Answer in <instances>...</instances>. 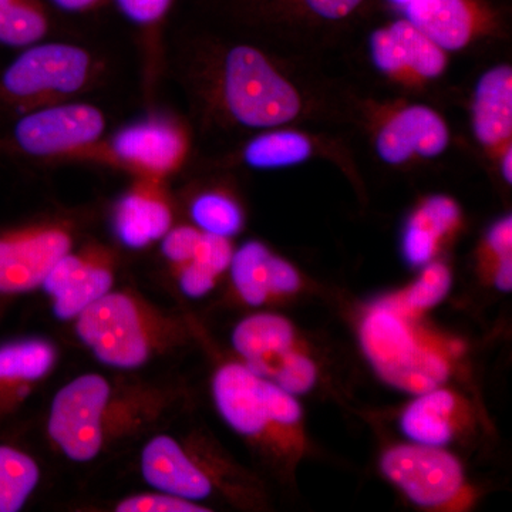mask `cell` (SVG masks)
Masks as SVG:
<instances>
[{
  "mask_svg": "<svg viewBox=\"0 0 512 512\" xmlns=\"http://www.w3.org/2000/svg\"><path fill=\"white\" fill-rule=\"evenodd\" d=\"M303 6L316 18L336 22L348 18L365 0H302Z\"/></svg>",
  "mask_w": 512,
  "mask_h": 512,
  "instance_id": "32",
  "label": "cell"
},
{
  "mask_svg": "<svg viewBox=\"0 0 512 512\" xmlns=\"http://www.w3.org/2000/svg\"><path fill=\"white\" fill-rule=\"evenodd\" d=\"M57 8L67 10V12H79L93 6L97 0H52Z\"/></svg>",
  "mask_w": 512,
  "mask_h": 512,
  "instance_id": "33",
  "label": "cell"
},
{
  "mask_svg": "<svg viewBox=\"0 0 512 512\" xmlns=\"http://www.w3.org/2000/svg\"><path fill=\"white\" fill-rule=\"evenodd\" d=\"M106 128L103 113L90 104L46 107L26 114L16 123L20 150L35 157H50L79 150L99 140Z\"/></svg>",
  "mask_w": 512,
  "mask_h": 512,
  "instance_id": "12",
  "label": "cell"
},
{
  "mask_svg": "<svg viewBox=\"0 0 512 512\" xmlns=\"http://www.w3.org/2000/svg\"><path fill=\"white\" fill-rule=\"evenodd\" d=\"M393 3H396V5H400V6H406L407 3H410L412 2V0H392Z\"/></svg>",
  "mask_w": 512,
  "mask_h": 512,
  "instance_id": "35",
  "label": "cell"
},
{
  "mask_svg": "<svg viewBox=\"0 0 512 512\" xmlns=\"http://www.w3.org/2000/svg\"><path fill=\"white\" fill-rule=\"evenodd\" d=\"M473 420L470 404L444 386L416 394L400 416V430L410 443L444 447Z\"/></svg>",
  "mask_w": 512,
  "mask_h": 512,
  "instance_id": "18",
  "label": "cell"
},
{
  "mask_svg": "<svg viewBox=\"0 0 512 512\" xmlns=\"http://www.w3.org/2000/svg\"><path fill=\"white\" fill-rule=\"evenodd\" d=\"M57 356L56 346L42 338L0 345V420L18 412L55 369Z\"/></svg>",
  "mask_w": 512,
  "mask_h": 512,
  "instance_id": "17",
  "label": "cell"
},
{
  "mask_svg": "<svg viewBox=\"0 0 512 512\" xmlns=\"http://www.w3.org/2000/svg\"><path fill=\"white\" fill-rule=\"evenodd\" d=\"M404 16L447 53L464 49L476 35V15L467 0H412Z\"/></svg>",
  "mask_w": 512,
  "mask_h": 512,
  "instance_id": "22",
  "label": "cell"
},
{
  "mask_svg": "<svg viewBox=\"0 0 512 512\" xmlns=\"http://www.w3.org/2000/svg\"><path fill=\"white\" fill-rule=\"evenodd\" d=\"M90 57L67 43L29 46L3 72L2 87L19 100L79 92L89 79Z\"/></svg>",
  "mask_w": 512,
  "mask_h": 512,
  "instance_id": "8",
  "label": "cell"
},
{
  "mask_svg": "<svg viewBox=\"0 0 512 512\" xmlns=\"http://www.w3.org/2000/svg\"><path fill=\"white\" fill-rule=\"evenodd\" d=\"M225 106L241 126L276 128L298 119L302 99L296 87L264 53L235 46L225 56L222 76Z\"/></svg>",
  "mask_w": 512,
  "mask_h": 512,
  "instance_id": "5",
  "label": "cell"
},
{
  "mask_svg": "<svg viewBox=\"0 0 512 512\" xmlns=\"http://www.w3.org/2000/svg\"><path fill=\"white\" fill-rule=\"evenodd\" d=\"M190 214L195 227L205 234L231 239L244 227V212L234 198L210 191L192 201Z\"/></svg>",
  "mask_w": 512,
  "mask_h": 512,
  "instance_id": "26",
  "label": "cell"
},
{
  "mask_svg": "<svg viewBox=\"0 0 512 512\" xmlns=\"http://www.w3.org/2000/svg\"><path fill=\"white\" fill-rule=\"evenodd\" d=\"M380 468L419 507L461 510L473 500L463 466L443 447L399 444L384 451Z\"/></svg>",
  "mask_w": 512,
  "mask_h": 512,
  "instance_id": "6",
  "label": "cell"
},
{
  "mask_svg": "<svg viewBox=\"0 0 512 512\" xmlns=\"http://www.w3.org/2000/svg\"><path fill=\"white\" fill-rule=\"evenodd\" d=\"M141 476L153 490L201 503L220 488L222 478L214 463L191 444L168 434L147 441L140 457Z\"/></svg>",
  "mask_w": 512,
  "mask_h": 512,
  "instance_id": "10",
  "label": "cell"
},
{
  "mask_svg": "<svg viewBox=\"0 0 512 512\" xmlns=\"http://www.w3.org/2000/svg\"><path fill=\"white\" fill-rule=\"evenodd\" d=\"M212 397L222 420L255 447L289 463L302 456L303 410L295 394L242 362H227L215 370Z\"/></svg>",
  "mask_w": 512,
  "mask_h": 512,
  "instance_id": "4",
  "label": "cell"
},
{
  "mask_svg": "<svg viewBox=\"0 0 512 512\" xmlns=\"http://www.w3.org/2000/svg\"><path fill=\"white\" fill-rule=\"evenodd\" d=\"M369 53L379 72L404 83L439 79L448 64L447 52L407 19L375 30L369 37Z\"/></svg>",
  "mask_w": 512,
  "mask_h": 512,
  "instance_id": "13",
  "label": "cell"
},
{
  "mask_svg": "<svg viewBox=\"0 0 512 512\" xmlns=\"http://www.w3.org/2000/svg\"><path fill=\"white\" fill-rule=\"evenodd\" d=\"M511 156V146L501 150V173H503L504 180L508 184L512 183Z\"/></svg>",
  "mask_w": 512,
  "mask_h": 512,
  "instance_id": "34",
  "label": "cell"
},
{
  "mask_svg": "<svg viewBox=\"0 0 512 512\" xmlns=\"http://www.w3.org/2000/svg\"><path fill=\"white\" fill-rule=\"evenodd\" d=\"M121 12L140 25H150L165 15L171 0H116Z\"/></svg>",
  "mask_w": 512,
  "mask_h": 512,
  "instance_id": "31",
  "label": "cell"
},
{
  "mask_svg": "<svg viewBox=\"0 0 512 512\" xmlns=\"http://www.w3.org/2000/svg\"><path fill=\"white\" fill-rule=\"evenodd\" d=\"M116 259L109 249L93 245L67 252L40 288L52 301L57 319L74 320L90 305L113 291Z\"/></svg>",
  "mask_w": 512,
  "mask_h": 512,
  "instance_id": "11",
  "label": "cell"
},
{
  "mask_svg": "<svg viewBox=\"0 0 512 512\" xmlns=\"http://www.w3.org/2000/svg\"><path fill=\"white\" fill-rule=\"evenodd\" d=\"M359 342L380 379L416 394L444 386L466 346L376 301L360 319Z\"/></svg>",
  "mask_w": 512,
  "mask_h": 512,
  "instance_id": "2",
  "label": "cell"
},
{
  "mask_svg": "<svg viewBox=\"0 0 512 512\" xmlns=\"http://www.w3.org/2000/svg\"><path fill=\"white\" fill-rule=\"evenodd\" d=\"M114 511L117 512H208L210 508L201 503L184 500L164 493V491H150V493H141L128 495L114 505Z\"/></svg>",
  "mask_w": 512,
  "mask_h": 512,
  "instance_id": "29",
  "label": "cell"
},
{
  "mask_svg": "<svg viewBox=\"0 0 512 512\" xmlns=\"http://www.w3.org/2000/svg\"><path fill=\"white\" fill-rule=\"evenodd\" d=\"M202 231L190 225L171 228L161 239V252L171 268L187 264L194 256Z\"/></svg>",
  "mask_w": 512,
  "mask_h": 512,
  "instance_id": "30",
  "label": "cell"
},
{
  "mask_svg": "<svg viewBox=\"0 0 512 512\" xmlns=\"http://www.w3.org/2000/svg\"><path fill=\"white\" fill-rule=\"evenodd\" d=\"M113 227L124 247L143 249L161 241L173 228V210L158 180L144 178L120 198Z\"/></svg>",
  "mask_w": 512,
  "mask_h": 512,
  "instance_id": "19",
  "label": "cell"
},
{
  "mask_svg": "<svg viewBox=\"0 0 512 512\" xmlns=\"http://www.w3.org/2000/svg\"><path fill=\"white\" fill-rule=\"evenodd\" d=\"M473 131L478 143L501 151L511 146L512 69L495 66L480 77L473 96Z\"/></svg>",
  "mask_w": 512,
  "mask_h": 512,
  "instance_id": "20",
  "label": "cell"
},
{
  "mask_svg": "<svg viewBox=\"0 0 512 512\" xmlns=\"http://www.w3.org/2000/svg\"><path fill=\"white\" fill-rule=\"evenodd\" d=\"M484 265L498 291L512 289V218L495 222L484 239Z\"/></svg>",
  "mask_w": 512,
  "mask_h": 512,
  "instance_id": "28",
  "label": "cell"
},
{
  "mask_svg": "<svg viewBox=\"0 0 512 512\" xmlns=\"http://www.w3.org/2000/svg\"><path fill=\"white\" fill-rule=\"evenodd\" d=\"M47 32L43 13L25 0H0V43L8 46L35 45Z\"/></svg>",
  "mask_w": 512,
  "mask_h": 512,
  "instance_id": "27",
  "label": "cell"
},
{
  "mask_svg": "<svg viewBox=\"0 0 512 512\" xmlns=\"http://www.w3.org/2000/svg\"><path fill=\"white\" fill-rule=\"evenodd\" d=\"M451 282L453 278L448 266L431 261L423 266L419 278L413 284L403 291L383 296L380 301L404 316L420 319L423 313L430 311L446 298Z\"/></svg>",
  "mask_w": 512,
  "mask_h": 512,
  "instance_id": "24",
  "label": "cell"
},
{
  "mask_svg": "<svg viewBox=\"0 0 512 512\" xmlns=\"http://www.w3.org/2000/svg\"><path fill=\"white\" fill-rule=\"evenodd\" d=\"M72 248V232L62 224L30 225L0 235V295L40 288Z\"/></svg>",
  "mask_w": 512,
  "mask_h": 512,
  "instance_id": "9",
  "label": "cell"
},
{
  "mask_svg": "<svg viewBox=\"0 0 512 512\" xmlns=\"http://www.w3.org/2000/svg\"><path fill=\"white\" fill-rule=\"evenodd\" d=\"M40 483V467L19 448L0 444V512L25 507Z\"/></svg>",
  "mask_w": 512,
  "mask_h": 512,
  "instance_id": "25",
  "label": "cell"
},
{
  "mask_svg": "<svg viewBox=\"0 0 512 512\" xmlns=\"http://www.w3.org/2000/svg\"><path fill=\"white\" fill-rule=\"evenodd\" d=\"M228 271L235 292L252 308L291 296L302 286L298 269L259 241H248L235 249Z\"/></svg>",
  "mask_w": 512,
  "mask_h": 512,
  "instance_id": "15",
  "label": "cell"
},
{
  "mask_svg": "<svg viewBox=\"0 0 512 512\" xmlns=\"http://www.w3.org/2000/svg\"><path fill=\"white\" fill-rule=\"evenodd\" d=\"M73 322L80 342L117 370L140 369L184 346L190 336L183 320L130 289L110 291Z\"/></svg>",
  "mask_w": 512,
  "mask_h": 512,
  "instance_id": "3",
  "label": "cell"
},
{
  "mask_svg": "<svg viewBox=\"0 0 512 512\" xmlns=\"http://www.w3.org/2000/svg\"><path fill=\"white\" fill-rule=\"evenodd\" d=\"M231 343L239 362L285 389L298 386L312 372L313 359L285 316H247L232 330Z\"/></svg>",
  "mask_w": 512,
  "mask_h": 512,
  "instance_id": "7",
  "label": "cell"
},
{
  "mask_svg": "<svg viewBox=\"0 0 512 512\" xmlns=\"http://www.w3.org/2000/svg\"><path fill=\"white\" fill-rule=\"evenodd\" d=\"M168 403V393L150 384H113L97 373H84L53 397L47 436L67 460L90 463L154 426Z\"/></svg>",
  "mask_w": 512,
  "mask_h": 512,
  "instance_id": "1",
  "label": "cell"
},
{
  "mask_svg": "<svg viewBox=\"0 0 512 512\" xmlns=\"http://www.w3.org/2000/svg\"><path fill=\"white\" fill-rule=\"evenodd\" d=\"M313 154L311 138L295 130H272L259 134L245 146V164L256 170H278L305 163Z\"/></svg>",
  "mask_w": 512,
  "mask_h": 512,
  "instance_id": "23",
  "label": "cell"
},
{
  "mask_svg": "<svg viewBox=\"0 0 512 512\" xmlns=\"http://www.w3.org/2000/svg\"><path fill=\"white\" fill-rule=\"evenodd\" d=\"M114 156L144 177L158 180L183 164L187 138L181 128L165 120H147L123 128L113 138Z\"/></svg>",
  "mask_w": 512,
  "mask_h": 512,
  "instance_id": "16",
  "label": "cell"
},
{
  "mask_svg": "<svg viewBox=\"0 0 512 512\" xmlns=\"http://www.w3.org/2000/svg\"><path fill=\"white\" fill-rule=\"evenodd\" d=\"M461 225V210L453 198H426L404 227L402 251L407 264L423 268L439 252L441 242Z\"/></svg>",
  "mask_w": 512,
  "mask_h": 512,
  "instance_id": "21",
  "label": "cell"
},
{
  "mask_svg": "<svg viewBox=\"0 0 512 512\" xmlns=\"http://www.w3.org/2000/svg\"><path fill=\"white\" fill-rule=\"evenodd\" d=\"M450 130L437 111L423 104L402 107L384 121L376 134L377 157L389 165L413 158L439 157L450 144Z\"/></svg>",
  "mask_w": 512,
  "mask_h": 512,
  "instance_id": "14",
  "label": "cell"
}]
</instances>
